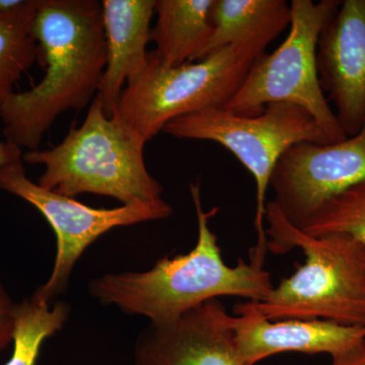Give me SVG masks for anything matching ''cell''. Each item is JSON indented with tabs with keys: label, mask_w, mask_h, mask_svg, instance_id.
I'll return each mask as SVG.
<instances>
[{
	"label": "cell",
	"mask_w": 365,
	"mask_h": 365,
	"mask_svg": "<svg viewBox=\"0 0 365 365\" xmlns=\"http://www.w3.org/2000/svg\"><path fill=\"white\" fill-rule=\"evenodd\" d=\"M0 190L39 210L56 235V256L51 275L33 294L48 304L66 292L76 262L101 235L115 227L163 220L173 213V208L163 199L111 209L91 207L31 181L23 160L0 169Z\"/></svg>",
	"instance_id": "ba28073f"
},
{
	"label": "cell",
	"mask_w": 365,
	"mask_h": 365,
	"mask_svg": "<svg viewBox=\"0 0 365 365\" xmlns=\"http://www.w3.org/2000/svg\"><path fill=\"white\" fill-rule=\"evenodd\" d=\"M198 237L188 254L165 257L144 272L109 273L88 283L91 297L129 316L146 317L163 325L218 297L260 302L272 292L270 273L251 262L230 266L223 260L217 237L209 227L220 208L204 211L198 182L190 185Z\"/></svg>",
	"instance_id": "7a4b0ae2"
},
{
	"label": "cell",
	"mask_w": 365,
	"mask_h": 365,
	"mask_svg": "<svg viewBox=\"0 0 365 365\" xmlns=\"http://www.w3.org/2000/svg\"><path fill=\"white\" fill-rule=\"evenodd\" d=\"M258 58L251 50L228 46L199 61L170 67L150 51L145 68L122 91L114 116L148 143L177 118L225 107Z\"/></svg>",
	"instance_id": "52a82bcc"
},
{
	"label": "cell",
	"mask_w": 365,
	"mask_h": 365,
	"mask_svg": "<svg viewBox=\"0 0 365 365\" xmlns=\"http://www.w3.org/2000/svg\"><path fill=\"white\" fill-rule=\"evenodd\" d=\"M69 314L66 302L50 307L33 295L14 304V351L6 365H36L43 343L63 328Z\"/></svg>",
	"instance_id": "e0dca14e"
},
{
	"label": "cell",
	"mask_w": 365,
	"mask_h": 365,
	"mask_svg": "<svg viewBox=\"0 0 365 365\" xmlns=\"http://www.w3.org/2000/svg\"><path fill=\"white\" fill-rule=\"evenodd\" d=\"M317 66L346 136L365 124V0L341 1L319 35Z\"/></svg>",
	"instance_id": "30bf717a"
},
{
	"label": "cell",
	"mask_w": 365,
	"mask_h": 365,
	"mask_svg": "<svg viewBox=\"0 0 365 365\" xmlns=\"http://www.w3.org/2000/svg\"><path fill=\"white\" fill-rule=\"evenodd\" d=\"M340 4L339 0H292L287 39L254 62L223 109L254 117L268 105L289 103L306 110L330 143L347 138L322 88L317 66L319 35Z\"/></svg>",
	"instance_id": "8992f818"
},
{
	"label": "cell",
	"mask_w": 365,
	"mask_h": 365,
	"mask_svg": "<svg viewBox=\"0 0 365 365\" xmlns=\"http://www.w3.org/2000/svg\"><path fill=\"white\" fill-rule=\"evenodd\" d=\"M346 365H365V342L346 357Z\"/></svg>",
	"instance_id": "44dd1931"
},
{
	"label": "cell",
	"mask_w": 365,
	"mask_h": 365,
	"mask_svg": "<svg viewBox=\"0 0 365 365\" xmlns=\"http://www.w3.org/2000/svg\"><path fill=\"white\" fill-rule=\"evenodd\" d=\"M302 230L312 237L347 235L365 246V182L326 201Z\"/></svg>",
	"instance_id": "ac0fdd59"
},
{
	"label": "cell",
	"mask_w": 365,
	"mask_h": 365,
	"mask_svg": "<svg viewBox=\"0 0 365 365\" xmlns=\"http://www.w3.org/2000/svg\"><path fill=\"white\" fill-rule=\"evenodd\" d=\"M365 182V124L340 143H304L281 157L271 177L273 202L302 230L326 201Z\"/></svg>",
	"instance_id": "9c48e42d"
},
{
	"label": "cell",
	"mask_w": 365,
	"mask_h": 365,
	"mask_svg": "<svg viewBox=\"0 0 365 365\" xmlns=\"http://www.w3.org/2000/svg\"><path fill=\"white\" fill-rule=\"evenodd\" d=\"M14 304L6 288L0 283V354L14 341Z\"/></svg>",
	"instance_id": "d6986e66"
},
{
	"label": "cell",
	"mask_w": 365,
	"mask_h": 365,
	"mask_svg": "<svg viewBox=\"0 0 365 365\" xmlns=\"http://www.w3.org/2000/svg\"><path fill=\"white\" fill-rule=\"evenodd\" d=\"M23 150L9 141H0V169L9 163L23 160Z\"/></svg>",
	"instance_id": "ffe728a7"
},
{
	"label": "cell",
	"mask_w": 365,
	"mask_h": 365,
	"mask_svg": "<svg viewBox=\"0 0 365 365\" xmlns=\"http://www.w3.org/2000/svg\"><path fill=\"white\" fill-rule=\"evenodd\" d=\"M37 6L38 0H29L16 11L0 13V105L39 56L33 34Z\"/></svg>",
	"instance_id": "2e32d148"
},
{
	"label": "cell",
	"mask_w": 365,
	"mask_h": 365,
	"mask_svg": "<svg viewBox=\"0 0 365 365\" xmlns=\"http://www.w3.org/2000/svg\"><path fill=\"white\" fill-rule=\"evenodd\" d=\"M143 137L120 118L106 116L97 97L81 127L50 150L26 151L23 162L44 165L37 184L66 197L91 193L123 205L163 200V188L146 169Z\"/></svg>",
	"instance_id": "277c9868"
},
{
	"label": "cell",
	"mask_w": 365,
	"mask_h": 365,
	"mask_svg": "<svg viewBox=\"0 0 365 365\" xmlns=\"http://www.w3.org/2000/svg\"><path fill=\"white\" fill-rule=\"evenodd\" d=\"M212 25V36L196 61L228 46L261 57L290 25V4L284 0H215Z\"/></svg>",
	"instance_id": "5bb4252c"
},
{
	"label": "cell",
	"mask_w": 365,
	"mask_h": 365,
	"mask_svg": "<svg viewBox=\"0 0 365 365\" xmlns=\"http://www.w3.org/2000/svg\"><path fill=\"white\" fill-rule=\"evenodd\" d=\"M33 34L44 78L0 105L6 140L26 151L38 150L60 115L97 97L107 66L102 2L38 0Z\"/></svg>",
	"instance_id": "6da1fadb"
},
{
	"label": "cell",
	"mask_w": 365,
	"mask_h": 365,
	"mask_svg": "<svg viewBox=\"0 0 365 365\" xmlns=\"http://www.w3.org/2000/svg\"><path fill=\"white\" fill-rule=\"evenodd\" d=\"M215 0H155L157 23L150 42L155 54L170 67L194 62L205 49L213 33Z\"/></svg>",
	"instance_id": "9a60e30c"
},
{
	"label": "cell",
	"mask_w": 365,
	"mask_h": 365,
	"mask_svg": "<svg viewBox=\"0 0 365 365\" xmlns=\"http://www.w3.org/2000/svg\"><path fill=\"white\" fill-rule=\"evenodd\" d=\"M268 251L302 250L306 261L260 302H240L235 316L254 313L269 321L324 319L365 328V246L352 237H312L285 220L272 200L266 206Z\"/></svg>",
	"instance_id": "3957f363"
},
{
	"label": "cell",
	"mask_w": 365,
	"mask_h": 365,
	"mask_svg": "<svg viewBox=\"0 0 365 365\" xmlns=\"http://www.w3.org/2000/svg\"><path fill=\"white\" fill-rule=\"evenodd\" d=\"M163 132L180 139L213 141L230 150L256 182V246L251 263L263 267L268 252L265 215L271 177L281 157L297 144H330L313 117L289 103L268 105L258 116L234 114L223 108L203 110L177 118Z\"/></svg>",
	"instance_id": "5b68a950"
},
{
	"label": "cell",
	"mask_w": 365,
	"mask_h": 365,
	"mask_svg": "<svg viewBox=\"0 0 365 365\" xmlns=\"http://www.w3.org/2000/svg\"><path fill=\"white\" fill-rule=\"evenodd\" d=\"M232 322L222 302L213 299L176 321L150 324L137 337L134 365H242Z\"/></svg>",
	"instance_id": "8fae6325"
},
{
	"label": "cell",
	"mask_w": 365,
	"mask_h": 365,
	"mask_svg": "<svg viewBox=\"0 0 365 365\" xmlns=\"http://www.w3.org/2000/svg\"><path fill=\"white\" fill-rule=\"evenodd\" d=\"M235 348L242 365H255L283 352L328 354L333 359L365 342V328L324 319L269 321L254 313L234 314Z\"/></svg>",
	"instance_id": "7c38bea8"
},
{
	"label": "cell",
	"mask_w": 365,
	"mask_h": 365,
	"mask_svg": "<svg viewBox=\"0 0 365 365\" xmlns=\"http://www.w3.org/2000/svg\"><path fill=\"white\" fill-rule=\"evenodd\" d=\"M348 354H349V353H348ZM346 357H347V354L344 355V356L333 359L332 365H346Z\"/></svg>",
	"instance_id": "7402d4cb"
},
{
	"label": "cell",
	"mask_w": 365,
	"mask_h": 365,
	"mask_svg": "<svg viewBox=\"0 0 365 365\" xmlns=\"http://www.w3.org/2000/svg\"><path fill=\"white\" fill-rule=\"evenodd\" d=\"M155 9V0L102 1L107 66L97 98L107 117L114 116L125 83L145 68Z\"/></svg>",
	"instance_id": "4fadbf2b"
}]
</instances>
